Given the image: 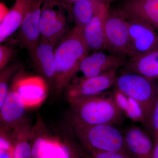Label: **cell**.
<instances>
[{
	"label": "cell",
	"mask_w": 158,
	"mask_h": 158,
	"mask_svg": "<svg viewBox=\"0 0 158 158\" xmlns=\"http://www.w3.org/2000/svg\"><path fill=\"white\" fill-rule=\"evenodd\" d=\"M15 51L8 46L0 45V69H3L8 65V63L15 55Z\"/></svg>",
	"instance_id": "24"
},
{
	"label": "cell",
	"mask_w": 158,
	"mask_h": 158,
	"mask_svg": "<svg viewBox=\"0 0 158 158\" xmlns=\"http://www.w3.org/2000/svg\"><path fill=\"white\" fill-rule=\"evenodd\" d=\"M122 71L141 75L148 78H158V48L127 60Z\"/></svg>",
	"instance_id": "17"
},
{
	"label": "cell",
	"mask_w": 158,
	"mask_h": 158,
	"mask_svg": "<svg viewBox=\"0 0 158 158\" xmlns=\"http://www.w3.org/2000/svg\"><path fill=\"white\" fill-rule=\"evenodd\" d=\"M123 133L132 158H152L154 144L147 132L137 126L131 125Z\"/></svg>",
	"instance_id": "16"
},
{
	"label": "cell",
	"mask_w": 158,
	"mask_h": 158,
	"mask_svg": "<svg viewBox=\"0 0 158 158\" xmlns=\"http://www.w3.org/2000/svg\"><path fill=\"white\" fill-rule=\"evenodd\" d=\"M126 61L108 52L107 53L102 51L94 52L87 55L82 60L76 74L81 73V76L74 79L87 78L111 72H117L124 65Z\"/></svg>",
	"instance_id": "9"
},
{
	"label": "cell",
	"mask_w": 158,
	"mask_h": 158,
	"mask_svg": "<svg viewBox=\"0 0 158 158\" xmlns=\"http://www.w3.org/2000/svg\"><path fill=\"white\" fill-rule=\"evenodd\" d=\"M81 1L82 0H59V2L65 8L71 6L73 4Z\"/></svg>",
	"instance_id": "29"
},
{
	"label": "cell",
	"mask_w": 158,
	"mask_h": 158,
	"mask_svg": "<svg viewBox=\"0 0 158 158\" xmlns=\"http://www.w3.org/2000/svg\"><path fill=\"white\" fill-rule=\"evenodd\" d=\"M14 144L13 158H32L30 140L33 129L26 122L11 129Z\"/></svg>",
	"instance_id": "20"
},
{
	"label": "cell",
	"mask_w": 158,
	"mask_h": 158,
	"mask_svg": "<svg viewBox=\"0 0 158 158\" xmlns=\"http://www.w3.org/2000/svg\"><path fill=\"white\" fill-rule=\"evenodd\" d=\"M129 99L128 108L125 113V116L134 122L141 123L148 129V125L147 118L142 107L135 100L130 98H129Z\"/></svg>",
	"instance_id": "23"
},
{
	"label": "cell",
	"mask_w": 158,
	"mask_h": 158,
	"mask_svg": "<svg viewBox=\"0 0 158 158\" xmlns=\"http://www.w3.org/2000/svg\"><path fill=\"white\" fill-rule=\"evenodd\" d=\"M109 12L107 3L103 1L95 15L81 29L82 37L89 52L106 49L105 23Z\"/></svg>",
	"instance_id": "12"
},
{
	"label": "cell",
	"mask_w": 158,
	"mask_h": 158,
	"mask_svg": "<svg viewBox=\"0 0 158 158\" xmlns=\"http://www.w3.org/2000/svg\"><path fill=\"white\" fill-rule=\"evenodd\" d=\"M116 126L105 124L73 127L75 135L87 151L114 152L132 158L123 133Z\"/></svg>",
	"instance_id": "3"
},
{
	"label": "cell",
	"mask_w": 158,
	"mask_h": 158,
	"mask_svg": "<svg viewBox=\"0 0 158 158\" xmlns=\"http://www.w3.org/2000/svg\"><path fill=\"white\" fill-rule=\"evenodd\" d=\"M70 105L73 127L123 123L125 115L116 105L113 91L76 101Z\"/></svg>",
	"instance_id": "2"
},
{
	"label": "cell",
	"mask_w": 158,
	"mask_h": 158,
	"mask_svg": "<svg viewBox=\"0 0 158 158\" xmlns=\"http://www.w3.org/2000/svg\"><path fill=\"white\" fill-rule=\"evenodd\" d=\"M126 20L127 22L131 48L134 57L158 48V32L143 23L136 21Z\"/></svg>",
	"instance_id": "13"
},
{
	"label": "cell",
	"mask_w": 158,
	"mask_h": 158,
	"mask_svg": "<svg viewBox=\"0 0 158 158\" xmlns=\"http://www.w3.org/2000/svg\"></svg>",
	"instance_id": "32"
},
{
	"label": "cell",
	"mask_w": 158,
	"mask_h": 158,
	"mask_svg": "<svg viewBox=\"0 0 158 158\" xmlns=\"http://www.w3.org/2000/svg\"><path fill=\"white\" fill-rule=\"evenodd\" d=\"M21 66L20 62H16L7 65L1 69L0 72V106L3 104L9 92V84L10 79L16 72L19 70Z\"/></svg>",
	"instance_id": "22"
},
{
	"label": "cell",
	"mask_w": 158,
	"mask_h": 158,
	"mask_svg": "<svg viewBox=\"0 0 158 158\" xmlns=\"http://www.w3.org/2000/svg\"><path fill=\"white\" fill-rule=\"evenodd\" d=\"M59 0H44L40 19L41 37L56 47L58 43L70 30L68 31L65 9Z\"/></svg>",
	"instance_id": "5"
},
{
	"label": "cell",
	"mask_w": 158,
	"mask_h": 158,
	"mask_svg": "<svg viewBox=\"0 0 158 158\" xmlns=\"http://www.w3.org/2000/svg\"><path fill=\"white\" fill-rule=\"evenodd\" d=\"M44 0H32L19 29L18 37L23 47H33L41 38L40 19Z\"/></svg>",
	"instance_id": "14"
},
{
	"label": "cell",
	"mask_w": 158,
	"mask_h": 158,
	"mask_svg": "<svg viewBox=\"0 0 158 158\" xmlns=\"http://www.w3.org/2000/svg\"><path fill=\"white\" fill-rule=\"evenodd\" d=\"M55 49V47L41 37L35 45L28 50L34 68L52 88L56 74Z\"/></svg>",
	"instance_id": "11"
},
{
	"label": "cell",
	"mask_w": 158,
	"mask_h": 158,
	"mask_svg": "<svg viewBox=\"0 0 158 158\" xmlns=\"http://www.w3.org/2000/svg\"><path fill=\"white\" fill-rule=\"evenodd\" d=\"M117 12L124 19L149 26L158 33V0H126Z\"/></svg>",
	"instance_id": "10"
},
{
	"label": "cell",
	"mask_w": 158,
	"mask_h": 158,
	"mask_svg": "<svg viewBox=\"0 0 158 158\" xmlns=\"http://www.w3.org/2000/svg\"><path fill=\"white\" fill-rule=\"evenodd\" d=\"M106 49L108 52L125 59L134 57L127 22L118 12L110 11L105 23Z\"/></svg>",
	"instance_id": "6"
},
{
	"label": "cell",
	"mask_w": 158,
	"mask_h": 158,
	"mask_svg": "<svg viewBox=\"0 0 158 158\" xmlns=\"http://www.w3.org/2000/svg\"><path fill=\"white\" fill-rule=\"evenodd\" d=\"M113 94L116 105L125 115V113L127 111L129 104L128 97L116 88L113 90Z\"/></svg>",
	"instance_id": "25"
},
{
	"label": "cell",
	"mask_w": 158,
	"mask_h": 158,
	"mask_svg": "<svg viewBox=\"0 0 158 158\" xmlns=\"http://www.w3.org/2000/svg\"><path fill=\"white\" fill-rule=\"evenodd\" d=\"M27 109L21 98L11 85L0 106L1 127L11 129L27 122L25 119Z\"/></svg>",
	"instance_id": "15"
},
{
	"label": "cell",
	"mask_w": 158,
	"mask_h": 158,
	"mask_svg": "<svg viewBox=\"0 0 158 158\" xmlns=\"http://www.w3.org/2000/svg\"><path fill=\"white\" fill-rule=\"evenodd\" d=\"M82 37L81 29L75 27L56 46V74L54 90L57 94L65 91L75 76L80 63L89 52Z\"/></svg>",
	"instance_id": "1"
},
{
	"label": "cell",
	"mask_w": 158,
	"mask_h": 158,
	"mask_svg": "<svg viewBox=\"0 0 158 158\" xmlns=\"http://www.w3.org/2000/svg\"><path fill=\"white\" fill-rule=\"evenodd\" d=\"M154 147L152 158H158V141L154 143Z\"/></svg>",
	"instance_id": "31"
},
{
	"label": "cell",
	"mask_w": 158,
	"mask_h": 158,
	"mask_svg": "<svg viewBox=\"0 0 158 158\" xmlns=\"http://www.w3.org/2000/svg\"><path fill=\"white\" fill-rule=\"evenodd\" d=\"M0 7H0L1 8V19H0V21H2L8 13L9 10L7 9L6 6L3 3H1Z\"/></svg>",
	"instance_id": "30"
},
{
	"label": "cell",
	"mask_w": 158,
	"mask_h": 158,
	"mask_svg": "<svg viewBox=\"0 0 158 158\" xmlns=\"http://www.w3.org/2000/svg\"><path fill=\"white\" fill-rule=\"evenodd\" d=\"M102 2V0H82L65 9L75 27L82 29L95 15Z\"/></svg>",
	"instance_id": "19"
},
{
	"label": "cell",
	"mask_w": 158,
	"mask_h": 158,
	"mask_svg": "<svg viewBox=\"0 0 158 158\" xmlns=\"http://www.w3.org/2000/svg\"><path fill=\"white\" fill-rule=\"evenodd\" d=\"M38 135L31 145L32 158H56L59 140L46 133Z\"/></svg>",
	"instance_id": "21"
},
{
	"label": "cell",
	"mask_w": 158,
	"mask_h": 158,
	"mask_svg": "<svg viewBox=\"0 0 158 158\" xmlns=\"http://www.w3.org/2000/svg\"><path fill=\"white\" fill-rule=\"evenodd\" d=\"M14 148L9 150H0V158H13Z\"/></svg>",
	"instance_id": "28"
},
{
	"label": "cell",
	"mask_w": 158,
	"mask_h": 158,
	"mask_svg": "<svg viewBox=\"0 0 158 158\" xmlns=\"http://www.w3.org/2000/svg\"><path fill=\"white\" fill-rule=\"evenodd\" d=\"M154 80L138 74L121 71L114 85L115 88L140 104L146 116L149 131L158 98V83L156 84Z\"/></svg>",
	"instance_id": "4"
},
{
	"label": "cell",
	"mask_w": 158,
	"mask_h": 158,
	"mask_svg": "<svg viewBox=\"0 0 158 158\" xmlns=\"http://www.w3.org/2000/svg\"><path fill=\"white\" fill-rule=\"evenodd\" d=\"M117 76V72L114 71L92 77L74 79L65 90L66 98L70 104L105 93L114 86Z\"/></svg>",
	"instance_id": "7"
},
{
	"label": "cell",
	"mask_w": 158,
	"mask_h": 158,
	"mask_svg": "<svg viewBox=\"0 0 158 158\" xmlns=\"http://www.w3.org/2000/svg\"><path fill=\"white\" fill-rule=\"evenodd\" d=\"M150 131L152 134L154 143L158 141V98L153 112Z\"/></svg>",
	"instance_id": "27"
},
{
	"label": "cell",
	"mask_w": 158,
	"mask_h": 158,
	"mask_svg": "<svg viewBox=\"0 0 158 158\" xmlns=\"http://www.w3.org/2000/svg\"><path fill=\"white\" fill-rule=\"evenodd\" d=\"M11 85L21 98L27 109L40 106L48 93L46 81L41 77L27 76L21 73L15 78Z\"/></svg>",
	"instance_id": "8"
},
{
	"label": "cell",
	"mask_w": 158,
	"mask_h": 158,
	"mask_svg": "<svg viewBox=\"0 0 158 158\" xmlns=\"http://www.w3.org/2000/svg\"><path fill=\"white\" fill-rule=\"evenodd\" d=\"M32 0H16L5 17L0 21V43H2L17 30L22 23Z\"/></svg>",
	"instance_id": "18"
},
{
	"label": "cell",
	"mask_w": 158,
	"mask_h": 158,
	"mask_svg": "<svg viewBox=\"0 0 158 158\" xmlns=\"http://www.w3.org/2000/svg\"><path fill=\"white\" fill-rule=\"evenodd\" d=\"M90 154V158H131L127 156L114 152L99 151L88 150Z\"/></svg>",
	"instance_id": "26"
}]
</instances>
